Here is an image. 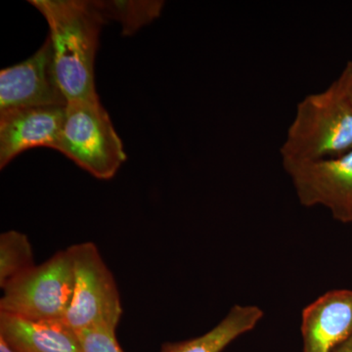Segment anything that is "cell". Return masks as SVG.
<instances>
[{
    "instance_id": "cell-1",
    "label": "cell",
    "mask_w": 352,
    "mask_h": 352,
    "mask_svg": "<svg viewBox=\"0 0 352 352\" xmlns=\"http://www.w3.org/2000/svg\"><path fill=\"white\" fill-rule=\"evenodd\" d=\"M50 27L58 82L67 101L98 99L94 62L105 17L96 1L30 0Z\"/></svg>"
},
{
    "instance_id": "cell-2",
    "label": "cell",
    "mask_w": 352,
    "mask_h": 352,
    "mask_svg": "<svg viewBox=\"0 0 352 352\" xmlns=\"http://www.w3.org/2000/svg\"><path fill=\"white\" fill-rule=\"evenodd\" d=\"M351 149L352 109L331 83L298 102L280 155L282 164L305 163L339 157Z\"/></svg>"
},
{
    "instance_id": "cell-3",
    "label": "cell",
    "mask_w": 352,
    "mask_h": 352,
    "mask_svg": "<svg viewBox=\"0 0 352 352\" xmlns=\"http://www.w3.org/2000/svg\"><path fill=\"white\" fill-rule=\"evenodd\" d=\"M59 152L102 180L113 178L126 159L122 140L99 98L68 102Z\"/></svg>"
},
{
    "instance_id": "cell-4",
    "label": "cell",
    "mask_w": 352,
    "mask_h": 352,
    "mask_svg": "<svg viewBox=\"0 0 352 352\" xmlns=\"http://www.w3.org/2000/svg\"><path fill=\"white\" fill-rule=\"evenodd\" d=\"M74 270V291L64 321L76 333L87 329L116 330L122 315L115 278L91 242L68 248Z\"/></svg>"
},
{
    "instance_id": "cell-5",
    "label": "cell",
    "mask_w": 352,
    "mask_h": 352,
    "mask_svg": "<svg viewBox=\"0 0 352 352\" xmlns=\"http://www.w3.org/2000/svg\"><path fill=\"white\" fill-rule=\"evenodd\" d=\"M0 312L32 319H64L74 291V270L68 249L15 278L3 289Z\"/></svg>"
},
{
    "instance_id": "cell-6",
    "label": "cell",
    "mask_w": 352,
    "mask_h": 352,
    "mask_svg": "<svg viewBox=\"0 0 352 352\" xmlns=\"http://www.w3.org/2000/svg\"><path fill=\"white\" fill-rule=\"evenodd\" d=\"M283 168L302 206H320L338 221L352 223V149L320 161L283 164Z\"/></svg>"
},
{
    "instance_id": "cell-7",
    "label": "cell",
    "mask_w": 352,
    "mask_h": 352,
    "mask_svg": "<svg viewBox=\"0 0 352 352\" xmlns=\"http://www.w3.org/2000/svg\"><path fill=\"white\" fill-rule=\"evenodd\" d=\"M67 104L58 82L50 38L31 57L0 72V113Z\"/></svg>"
},
{
    "instance_id": "cell-8",
    "label": "cell",
    "mask_w": 352,
    "mask_h": 352,
    "mask_svg": "<svg viewBox=\"0 0 352 352\" xmlns=\"http://www.w3.org/2000/svg\"><path fill=\"white\" fill-rule=\"evenodd\" d=\"M66 106L13 109L0 113V168H6L18 155L32 148L59 151Z\"/></svg>"
},
{
    "instance_id": "cell-9",
    "label": "cell",
    "mask_w": 352,
    "mask_h": 352,
    "mask_svg": "<svg viewBox=\"0 0 352 352\" xmlns=\"http://www.w3.org/2000/svg\"><path fill=\"white\" fill-rule=\"evenodd\" d=\"M303 352H333L352 336V291L333 289L303 309Z\"/></svg>"
},
{
    "instance_id": "cell-10",
    "label": "cell",
    "mask_w": 352,
    "mask_h": 352,
    "mask_svg": "<svg viewBox=\"0 0 352 352\" xmlns=\"http://www.w3.org/2000/svg\"><path fill=\"white\" fill-rule=\"evenodd\" d=\"M0 337L15 352H82L78 333L64 319L32 320L0 312Z\"/></svg>"
},
{
    "instance_id": "cell-11",
    "label": "cell",
    "mask_w": 352,
    "mask_h": 352,
    "mask_svg": "<svg viewBox=\"0 0 352 352\" xmlns=\"http://www.w3.org/2000/svg\"><path fill=\"white\" fill-rule=\"evenodd\" d=\"M256 305H235L212 330L194 339L166 342L161 352H222L241 336L251 332L263 318Z\"/></svg>"
},
{
    "instance_id": "cell-12",
    "label": "cell",
    "mask_w": 352,
    "mask_h": 352,
    "mask_svg": "<svg viewBox=\"0 0 352 352\" xmlns=\"http://www.w3.org/2000/svg\"><path fill=\"white\" fill-rule=\"evenodd\" d=\"M36 266L31 243L25 234L10 230L0 235V287Z\"/></svg>"
},
{
    "instance_id": "cell-13",
    "label": "cell",
    "mask_w": 352,
    "mask_h": 352,
    "mask_svg": "<svg viewBox=\"0 0 352 352\" xmlns=\"http://www.w3.org/2000/svg\"><path fill=\"white\" fill-rule=\"evenodd\" d=\"M105 19L120 23L122 34L131 36L159 17L163 1H96Z\"/></svg>"
},
{
    "instance_id": "cell-14",
    "label": "cell",
    "mask_w": 352,
    "mask_h": 352,
    "mask_svg": "<svg viewBox=\"0 0 352 352\" xmlns=\"http://www.w3.org/2000/svg\"><path fill=\"white\" fill-rule=\"evenodd\" d=\"M78 336L82 352H124L112 329H87L78 332Z\"/></svg>"
},
{
    "instance_id": "cell-15",
    "label": "cell",
    "mask_w": 352,
    "mask_h": 352,
    "mask_svg": "<svg viewBox=\"0 0 352 352\" xmlns=\"http://www.w3.org/2000/svg\"><path fill=\"white\" fill-rule=\"evenodd\" d=\"M332 83L352 109V59L347 62L339 78Z\"/></svg>"
},
{
    "instance_id": "cell-16",
    "label": "cell",
    "mask_w": 352,
    "mask_h": 352,
    "mask_svg": "<svg viewBox=\"0 0 352 352\" xmlns=\"http://www.w3.org/2000/svg\"><path fill=\"white\" fill-rule=\"evenodd\" d=\"M333 352H352V336L346 342H342Z\"/></svg>"
},
{
    "instance_id": "cell-17",
    "label": "cell",
    "mask_w": 352,
    "mask_h": 352,
    "mask_svg": "<svg viewBox=\"0 0 352 352\" xmlns=\"http://www.w3.org/2000/svg\"><path fill=\"white\" fill-rule=\"evenodd\" d=\"M0 352H15L1 337H0Z\"/></svg>"
}]
</instances>
